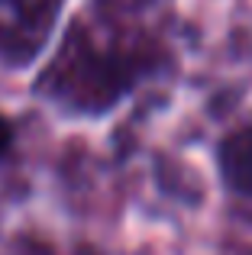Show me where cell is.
Listing matches in <instances>:
<instances>
[{
  "label": "cell",
  "instance_id": "6da1fadb",
  "mask_svg": "<svg viewBox=\"0 0 252 255\" xmlns=\"http://www.w3.org/2000/svg\"><path fill=\"white\" fill-rule=\"evenodd\" d=\"M162 55L152 39L123 29L120 16L75 19L58 52L39 75V94L71 113L97 117L117 107L142 78L158 68Z\"/></svg>",
  "mask_w": 252,
  "mask_h": 255
},
{
  "label": "cell",
  "instance_id": "8992f818",
  "mask_svg": "<svg viewBox=\"0 0 252 255\" xmlns=\"http://www.w3.org/2000/svg\"><path fill=\"white\" fill-rule=\"evenodd\" d=\"M10 145H13V126L6 123V117H0V158L10 152Z\"/></svg>",
  "mask_w": 252,
  "mask_h": 255
},
{
  "label": "cell",
  "instance_id": "277c9868",
  "mask_svg": "<svg viewBox=\"0 0 252 255\" xmlns=\"http://www.w3.org/2000/svg\"><path fill=\"white\" fill-rule=\"evenodd\" d=\"M158 0H97V6H101V13H107V16H136V13L149 10V6H155Z\"/></svg>",
  "mask_w": 252,
  "mask_h": 255
},
{
  "label": "cell",
  "instance_id": "5b68a950",
  "mask_svg": "<svg viewBox=\"0 0 252 255\" xmlns=\"http://www.w3.org/2000/svg\"><path fill=\"white\" fill-rule=\"evenodd\" d=\"M16 255H97L94 249H55V246L49 243H36V239H19L16 243Z\"/></svg>",
  "mask_w": 252,
  "mask_h": 255
},
{
  "label": "cell",
  "instance_id": "7a4b0ae2",
  "mask_svg": "<svg viewBox=\"0 0 252 255\" xmlns=\"http://www.w3.org/2000/svg\"><path fill=\"white\" fill-rule=\"evenodd\" d=\"M65 0H0V65L23 68L42 52Z\"/></svg>",
  "mask_w": 252,
  "mask_h": 255
},
{
  "label": "cell",
  "instance_id": "3957f363",
  "mask_svg": "<svg viewBox=\"0 0 252 255\" xmlns=\"http://www.w3.org/2000/svg\"><path fill=\"white\" fill-rule=\"evenodd\" d=\"M220 174L233 194L252 197V126L230 132L217 149Z\"/></svg>",
  "mask_w": 252,
  "mask_h": 255
}]
</instances>
